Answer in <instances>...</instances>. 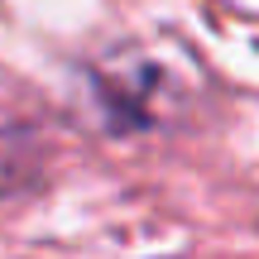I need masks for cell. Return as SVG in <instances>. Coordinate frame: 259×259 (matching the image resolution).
I'll return each instance as SVG.
<instances>
[]
</instances>
